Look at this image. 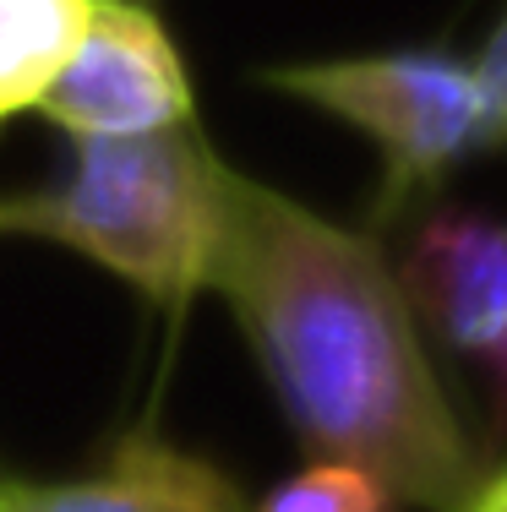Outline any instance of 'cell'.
Listing matches in <instances>:
<instances>
[{"instance_id": "cell-10", "label": "cell", "mask_w": 507, "mask_h": 512, "mask_svg": "<svg viewBox=\"0 0 507 512\" xmlns=\"http://www.w3.org/2000/svg\"><path fill=\"white\" fill-rule=\"evenodd\" d=\"M469 512H507V458L486 474V480H480V491H475V502H469Z\"/></svg>"}, {"instance_id": "cell-3", "label": "cell", "mask_w": 507, "mask_h": 512, "mask_svg": "<svg viewBox=\"0 0 507 512\" xmlns=\"http://www.w3.org/2000/svg\"><path fill=\"white\" fill-rule=\"evenodd\" d=\"M262 82L377 142V224H393L420 191H431L469 153L497 148L475 66L442 50L306 60V66H273Z\"/></svg>"}, {"instance_id": "cell-5", "label": "cell", "mask_w": 507, "mask_h": 512, "mask_svg": "<svg viewBox=\"0 0 507 512\" xmlns=\"http://www.w3.org/2000/svg\"><path fill=\"white\" fill-rule=\"evenodd\" d=\"M415 316L475 360L507 420V224L486 213H437L415 229L398 267Z\"/></svg>"}, {"instance_id": "cell-9", "label": "cell", "mask_w": 507, "mask_h": 512, "mask_svg": "<svg viewBox=\"0 0 507 512\" xmlns=\"http://www.w3.org/2000/svg\"><path fill=\"white\" fill-rule=\"evenodd\" d=\"M475 66V82L486 93V115H491V142L507 148V11L502 22L491 28V39L480 44V55L469 60Z\"/></svg>"}, {"instance_id": "cell-1", "label": "cell", "mask_w": 507, "mask_h": 512, "mask_svg": "<svg viewBox=\"0 0 507 512\" xmlns=\"http://www.w3.org/2000/svg\"><path fill=\"white\" fill-rule=\"evenodd\" d=\"M202 295L229 306L306 458L360 463L420 512H469L486 469L371 235L229 169Z\"/></svg>"}, {"instance_id": "cell-7", "label": "cell", "mask_w": 507, "mask_h": 512, "mask_svg": "<svg viewBox=\"0 0 507 512\" xmlns=\"http://www.w3.org/2000/svg\"><path fill=\"white\" fill-rule=\"evenodd\" d=\"M88 0H0V120L33 109L82 28Z\"/></svg>"}, {"instance_id": "cell-2", "label": "cell", "mask_w": 507, "mask_h": 512, "mask_svg": "<svg viewBox=\"0 0 507 512\" xmlns=\"http://www.w3.org/2000/svg\"><path fill=\"white\" fill-rule=\"evenodd\" d=\"M229 164L197 115L142 137H71L60 186L0 197V235H33L110 267L153 306H191L219 240Z\"/></svg>"}, {"instance_id": "cell-6", "label": "cell", "mask_w": 507, "mask_h": 512, "mask_svg": "<svg viewBox=\"0 0 507 512\" xmlns=\"http://www.w3.org/2000/svg\"><path fill=\"white\" fill-rule=\"evenodd\" d=\"M0 512H246L208 458L131 431L82 480H0Z\"/></svg>"}, {"instance_id": "cell-11", "label": "cell", "mask_w": 507, "mask_h": 512, "mask_svg": "<svg viewBox=\"0 0 507 512\" xmlns=\"http://www.w3.org/2000/svg\"><path fill=\"white\" fill-rule=\"evenodd\" d=\"M137 6H153V0H137Z\"/></svg>"}, {"instance_id": "cell-4", "label": "cell", "mask_w": 507, "mask_h": 512, "mask_svg": "<svg viewBox=\"0 0 507 512\" xmlns=\"http://www.w3.org/2000/svg\"><path fill=\"white\" fill-rule=\"evenodd\" d=\"M44 120L71 137H142L197 115L191 77L153 6L88 0L60 71L33 99Z\"/></svg>"}, {"instance_id": "cell-8", "label": "cell", "mask_w": 507, "mask_h": 512, "mask_svg": "<svg viewBox=\"0 0 507 512\" xmlns=\"http://www.w3.org/2000/svg\"><path fill=\"white\" fill-rule=\"evenodd\" d=\"M393 491L344 458H306V469L289 474L262 507L246 512H393Z\"/></svg>"}]
</instances>
